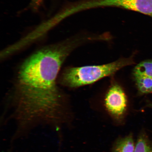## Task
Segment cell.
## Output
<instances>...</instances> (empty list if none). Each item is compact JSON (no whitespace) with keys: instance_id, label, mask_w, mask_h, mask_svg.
<instances>
[{"instance_id":"obj_1","label":"cell","mask_w":152,"mask_h":152,"mask_svg":"<svg viewBox=\"0 0 152 152\" xmlns=\"http://www.w3.org/2000/svg\"><path fill=\"white\" fill-rule=\"evenodd\" d=\"M84 43L77 34L35 51L22 63L17 75L13 116L17 132L26 134L37 125L59 128L72 125L73 115L58 85V74L71 53Z\"/></svg>"},{"instance_id":"obj_2","label":"cell","mask_w":152,"mask_h":152,"mask_svg":"<svg viewBox=\"0 0 152 152\" xmlns=\"http://www.w3.org/2000/svg\"><path fill=\"white\" fill-rule=\"evenodd\" d=\"M134 63L132 55L103 65L66 67L58 76V83L68 88H78L113 75L121 68Z\"/></svg>"},{"instance_id":"obj_3","label":"cell","mask_w":152,"mask_h":152,"mask_svg":"<svg viewBox=\"0 0 152 152\" xmlns=\"http://www.w3.org/2000/svg\"><path fill=\"white\" fill-rule=\"evenodd\" d=\"M104 106L113 122L122 126L126 123L128 101L122 87L117 83L111 85L106 94Z\"/></svg>"},{"instance_id":"obj_4","label":"cell","mask_w":152,"mask_h":152,"mask_svg":"<svg viewBox=\"0 0 152 152\" xmlns=\"http://www.w3.org/2000/svg\"><path fill=\"white\" fill-rule=\"evenodd\" d=\"M136 142L132 132L119 137L113 142L110 152H134Z\"/></svg>"},{"instance_id":"obj_5","label":"cell","mask_w":152,"mask_h":152,"mask_svg":"<svg viewBox=\"0 0 152 152\" xmlns=\"http://www.w3.org/2000/svg\"><path fill=\"white\" fill-rule=\"evenodd\" d=\"M133 75L134 77H145L152 79V60L140 62L134 68Z\"/></svg>"},{"instance_id":"obj_6","label":"cell","mask_w":152,"mask_h":152,"mask_svg":"<svg viewBox=\"0 0 152 152\" xmlns=\"http://www.w3.org/2000/svg\"><path fill=\"white\" fill-rule=\"evenodd\" d=\"M134 152H152V144L145 132H142L138 135Z\"/></svg>"},{"instance_id":"obj_7","label":"cell","mask_w":152,"mask_h":152,"mask_svg":"<svg viewBox=\"0 0 152 152\" xmlns=\"http://www.w3.org/2000/svg\"><path fill=\"white\" fill-rule=\"evenodd\" d=\"M138 90L142 94L152 93V79L145 77H134Z\"/></svg>"},{"instance_id":"obj_8","label":"cell","mask_w":152,"mask_h":152,"mask_svg":"<svg viewBox=\"0 0 152 152\" xmlns=\"http://www.w3.org/2000/svg\"><path fill=\"white\" fill-rule=\"evenodd\" d=\"M45 0H30L28 8L32 12L37 13L42 8Z\"/></svg>"}]
</instances>
